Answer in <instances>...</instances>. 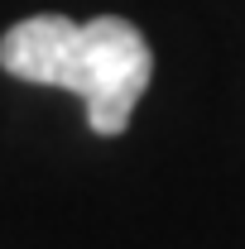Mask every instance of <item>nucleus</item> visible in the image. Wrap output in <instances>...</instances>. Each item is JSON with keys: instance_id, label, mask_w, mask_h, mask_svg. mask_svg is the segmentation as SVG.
I'll list each match as a JSON object with an SVG mask.
<instances>
[{"instance_id": "f257e3e1", "label": "nucleus", "mask_w": 245, "mask_h": 249, "mask_svg": "<svg viewBox=\"0 0 245 249\" xmlns=\"http://www.w3.org/2000/svg\"><path fill=\"white\" fill-rule=\"evenodd\" d=\"M0 67L34 87L77 91L96 134H121L154 77V53L121 15L87 24L67 15H34L0 38Z\"/></svg>"}]
</instances>
